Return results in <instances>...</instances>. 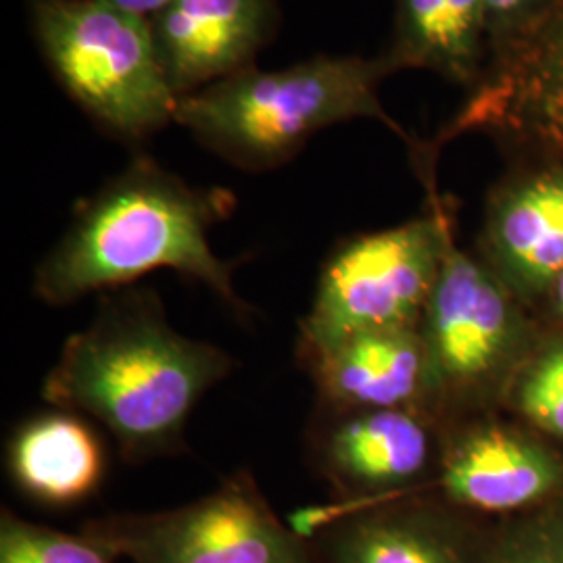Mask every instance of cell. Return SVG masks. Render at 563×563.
Returning <instances> with one entry per match:
<instances>
[{
    "label": "cell",
    "instance_id": "obj_1",
    "mask_svg": "<svg viewBox=\"0 0 563 563\" xmlns=\"http://www.w3.org/2000/svg\"><path fill=\"white\" fill-rule=\"evenodd\" d=\"M232 369L228 351L169 323L155 290L125 286L65 341L42 399L104 426L125 462H148L188 449L192 411Z\"/></svg>",
    "mask_w": 563,
    "mask_h": 563
},
{
    "label": "cell",
    "instance_id": "obj_2",
    "mask_svg": "<svg viewBox=\"0 0 563 563\" xmlns=\"http://www.w3.org/2000/svg\"><path fill=\"white\" fill-rule=\"evenodd\" d=\"M234 205V195L223 188L190 186L139 157L76 207L69 228L36 269L34 295L65 307L172 269L209 288L244 320L253 307L234 286L241 260L218 257L209 241Z\"/></svg>",
    "mask_w": 563,
    "mask_h": 563
},
{
    "label": "cell",
    "instance_id": "obj_3",
    "mask_svg": "<svg viewBox=\"0 0 563 563\" xmlns=\"http://www.w3.org/2000/svg\"><path fill=\"white\" fill-rule=\"evenodd\" d=\"M390 74L384 55H322L278 71L249 67L180 97L174 121L249 172L280 167L316 132L342 121H380L409 144L416 136L388 115L378 95Z\"/></svg>",
    "mask_w": 563,
    "mask_h": 563
},
{
    "label": "cell",
    "instance_id": "obj_4",
    "mask_svg": "<svg viewBox=\"0 0 563 563\" xmlns=\"http://www.w3.org/2000/svg\"><path fill=\"white\" fill-rule=\"evenodd\" d=\"M426 209L407 222L339 242L323 262L313 302L299 323L297 360L353 334L420 325L443 263L455 205L439 190L441 148L409 142Z\"/></svg>",
    "mask_w": 563,
    "mask_h": 563
},
{
    "label": "cell",
    "instance_id": "obj_5",
    "mask_svg": "<svg viewBox=\"0 0 563 563\" xmlns=\"http://www.w3.org/2000/svg\"><path fill=\"white\" fill-rule=\"evenodd\" d=\"M543 328V320L474 251L457 244L453 223L420 322L428 357L423 411L441 428L501 413L507 390Z\"/></svg>",
    "mask_w": 563,
    "mask_h": 563
},
{
    "label": "cell",
    "instance_id": "obj_6",
    "mask_svg": "<svg viewBox=\"0 0 563 563\" xmlns=\"http://www.w3.org/2000/svg\"><path fill=\"white\" fill-rule=\"evenodd\" d=\"M30 13L55 78L111 136L144 141L174 121L151 21L102 0H30Z\"/></svg>",
    "mask_w": 563,
    "mask_h": 563
},
{
    "label": "cell",
    "instance_id": "obj_7",
    "mask_svg": "<svg viewBox=\"0 0 563 563\" xmlns=\"http://www.w3.org/2000/svg\"><path fill=\"white\" fill-rule=\"evenodd\" d=\"M80 532L132 563H322L313 541L276 516L249 470L192 504L107 514Z\"/></svg>",
    "mask_w": 563,
    "mask_h": 563
},
{
    "label": "cell",
    "instance_id": "obj_8",
    "mask_svg": "<svg viewBox=\"0 0 563 563\" xmlns=\"http://www.w3.org/2000/svg\"><path fill=\"white\" fill-rule=\"evenodd\" d=\"M290 526L322 563H495L501 520L470 514L434 490L374 504L307 507Z\"/></svg>",
    "mask_w": 563,
    "mask_h": 563
},
{
    "label": "cell",
    "instance_id": "obj_9",
    "mask_svg": "<svg viewBox=\"0 0 563 563\" xmlns=\"http://www.w3.org/2000/svg\"><path fill=\"white\" fill-rule=\"evenodd\" d=\"M307 453L334 501L374 504L432 490L443 455V428L418 407L318 405L307 432Z\"/></svg>",
    "mask_w": 563,
    "mask_h": 563
},
{
    "label": "cell",
    "instance_id": "obj_10",
    "mask_svg": "<svg viewBox=\"0 0 563 563\" xmlns=\"http://www.w3.org/2000/svg\"><path fill=\"white\" fill-rule=\"evenodd\" d=\"M472 132L493 136L511 157L563 159V0L488 63L481 84L432 142L443 148Z\"/></svg>",
    "mask_w": 563,
    "mask_h": 563
},
{
    "label": "cell",
    "instance_id": "obj_11",
    "mask_svg": "<svg viewBox=\"0 0 563 563\" xmlns=\"http://www.w3.org/2000/svg\"><path fill=\"white\" fill-rule=\"evenodd\" d=\"M432 490L490 520L522 516L563 497V449L504 411L451 423Z\"/></svg>",
    "mask_w": 563,
    "mask_h": 563
},
{
    "label": "cell",
    "instance_id": "obj_12",
    "mask_svg": "<svg viewBox=\"0 0 563 563\" xmlns=\"http://www.w3.org/2000/svg\"><path fill=\"white\" fill-rule=\"evenodd\" d=\"M474 253L539 316L563 269V159L511 157L486 195Z\"/></svg>",
    "mask_w": 563,
    "mask_h": 563
},
{
    "label": "cell",
    "instance_id": "obj_13",
    "mask_svg": "<svg viewBox=\"0 0 563 563\" xmlns=\"http://www.w3.org/2000/svg\"><path fill=\"white\" fill-rule=\"evenodd\" d=\"M276 21V0H174L151 30L165 78L184 97L253 67Z\"/></svg>",
    "mask_w": 563,
    "mask_h": 563
},
{
    "label": "cell",
    "instance_id": "obj_14",
    "mask_svg": "<svg viewBox=\"0 0 563 563\" xmlns=\"http://www.w3.org/2000/svg\"><path fill=\"white\" fill-rule=\"evenodd\" d=\"M330 409H423L428 357L420 325L353 334L297 360Z\"/></svg>",
    "mask_w": 563,
    "mask_h": 563
},
{
    "label": "cell",
    "instance_id": "obj_15",
    "mask_svg": "<svg viewBox=\"0 0 563 563\" xmlns=\"http://www.w3.org/2000/svg\"><path fill=\"white\" fill-rule=\"evenodd\" d=\"M7 470L27 499L65 509L97 495L107 474V451L88 418L55 407L13 430Z\"/></svg>",
    "mask_w": 563,
    "mask_h": 563
},
{
    "label": "cell",
    "instance_id": "obj_16",
    "mask_svg": "<svg viewBox=\"0 0 563 563\" xmlns=\"http://www.w3.org/2000/svg\"><path fill=\"white\" fill-rule=\"evenodd\" d=\"M393 71L428 69L472 92L488 67L484 0H395Z\"/></svg>",
    "mask_w": 563,
    "mask_h": 563
},
{
    "label": "cell",
    "instance_id": "obj_17",
    "mask_svg": "<svg viewBox=\"0 0 563 563\" xmlns=\"http://www.w3.org/2000/svg\"><path fill=\"white\" fill-rule=\"evenodd\" d=\"M504 413L563 449V330L544 323L507 390Z\"/></svg>",
    "mask_w": 563,
    "mask_h": 563
},
{
    "label": "cell",
    "instance_id": "obj_18",
    "mask_svg": "<svg viewBox=\"0 0 563 563\" xmlns=\"http://www.w3.org/2000/svg\"><path fill=\"white\" fill-rule=\"evenodd\" d=\"M115 558L84 534L30 522L9 507L0 511V563H113Z\"/></svg>",
    "mask_w": 563,
    "mask_h": 563
},
{
    "label": "cell",
    "instance_id": "obj_19",
    "mask_svg": "<svg viewBox=\"0 0 563 563\" xmlns=\"http://www.w3.org/2000/svg\"><path fill=\"white\" fill-rule=\"evenodd\" d=\"M495 563H563V497L501 520Z\"/></svg>",
    "mask_w": 563,
    "mask_h": 563
},
{
    "label": "cell",
    "instance_id": "obj_20",
    "mask_svg": "<svg viewBox=\"0 0 563 563\" xmlns=\"http://www.w3.org/2000/svg\"><path fill=\"white\" fill-rule=\"evenodd\" d=\"M560 0H484L488 63L522 41L558 7Z\"/></svg>",
    "mask_w": 563,
    "mask_h": 563
},
{
    "label": "cell",
    "instance_id": "obj_21",
    "mask_svg": "<svg viewBox=\"0 0 563 563\" xmlns=\"http://www.w3.org/2000/svg\"><path fill=\"white\" fill-rule=\"evenodd\" d=\"M539 318L543 320L547 325L560 328L563 330V269L560 276L553 282L547 299H544L543 307L539 311Z\"/></svg>",
    "mask_w": 563,
    "mask_h": 563
},
{
    "label": "cell",
    "instance_id": "obj_22",
    "mask_svg": "<svg viewBox=\"0 0 563 563\" xmlns=\"http://www.w3.org/2000/svg\"><path fill=\"white\" fill-rule=\"evenodd\" d=\"M107 4H113L121 11H128L142 20H153L155 15H159L163 9H167L174 0H102Z\"/></svg>",
    "mask_w": 563,
    "mask_h": 563
}]
</instances>
